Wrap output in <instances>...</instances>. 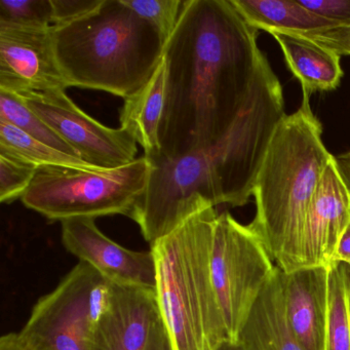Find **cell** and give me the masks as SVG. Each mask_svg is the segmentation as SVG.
Instances as JSON below:
<instances>
[{
  "instance_id": "1",
  "label": "cell",
  "mask_w": 350,
  "mask_h": 350,
  "mask_svg": "<svg viewBox=\"0 0 350 350\" xmlns=\"http://www.w3.org/2000/svg\"><path fill=\"white\" fill-rule=\"evenodd\" d=\"M230 0H186L163 50L161 154L177 159L220 142L247 107L262 52Z\"/></svg>"
},
{
  "instance_id": "2",
  "label": "cell",
  "mask_w": 350,
  "mask_h": 350,
  "mask_svg": "<svg viewBox=\"0 0 350 350\" xmlns=\"http://www.w3.org/2000/svg\"><path fill=\"white\" fill-rule=\"evenodd\" d=\"M284 116L282 85L262 54L249 103L220 142L177 159L145 157L150 163L146 189L129 216L145 241L152 245L202 208L247 204Z\"/></svg>"
},
{
  "instance_id": "3",
  "label": "cell",
  "mask_w": 350,
  "mask_h": 350,
  "mask_svg": "<svg viewBox=\"0 0 350 350\" xmlns=\"http://www.w3.org/2000/svg\"><path fill=\"white\" fill-rule=\"evenodd\" d=\"M303 95L300 107L280 120L253 187L256 214L249 227L282 272L305 267L303 231L311 198L333 155Z\"/></svg>"
},
{
  "instance_id": "4",
  "label": "cell",
  "mask_w": 350,
  "mask_h": 350,
  "mask_svg": "<svg viewBox=\"0 0 350 350\" xmlns=\"http://www.w3.org/2000/svg\"><path fill=\"white\" fill-rule=\"evenodd\" d=\"M53 44L69 87L128 99L154 75L165 42L122 0H103L83 19L53 26Z\"/></svg>"
},
{
  "instance_id": "5",
  "label": "cell",
  "mask_w": 350,
  "mask_h": 350,
  "mask_svg": "<svg viewBox=\"0 0 350 350\" xmlns=\"http://www.w3.org/2000/svg\"><path fill=\"white\" fill-rule=\"evenodd\" d=\"M217 217L214 206L202 208L150 245L172 350H218L229 343L211 272Z\"/></svg>"
},
{
  "instance_id": "6",
  "label": "cell",
  "mask_w": 350,
  "mask_h": 350,
  "mask_svg": "<svg viewBox=\"0 0 350 350\" xmlns=\"http://www.w3.org/2000/svg\"><path fill=\"white\" fill-rule=\"evenodd\" d=\"M149 171L145 157L111 170L40 167L21 200L51 221L129 217L146 189Z\"/></svg>"
},
{
  "instance_id": "7",
  "label": "cell",
  "mask_w": 350,
  "mask_h": 350,
  "mask_svg": "<svg viewBox=\"0 0 350 350\" xmlns=\"http://www.w3.org/2000/svg\"><path fill=\"white\" fill-rule=\"evenodd\" d=\"M111 282L85 262L38 300L17 333L24 350H90Z\"/></svg>"
},
{
  "instance_id": "8",
  "label": "cell",
  "mask_w": 350,
  "mask_h": 350,
  "mask_svg": "<svg viewBox=\"0 0 350 350\" xmlns=\"http://www.w3.org/2000/svg\"><path fill=\"white\" fill-rule=\"evenodd\" d=\"M276 265L249 225L230 213L218 214L213 233L211 272L229 343L239 332Z\"/></svg>"
},
{
  "instance_id": "9",
  "label": "cell",
  "mask_w": 350,
  "mask_h": 350,
  "mask_svg": "<svg viewBox=\"0 0 350 350\" xmlns=\"http://www.w3.org/2000/svg\"><path fill=\"white\" fill-rule=\"evenodd\" d=\"M17 95L94 167L118 169L136 161L135 139L124 129L108 128L94 120L73 103L65 90Z\"/></svg>"
},
{
  "instance_id": "10",
  "label": "cell",
  "mask_w": 350,
  "mask_h": 350,
  "mask_svg": "<svg viewBox=\"0 0 350 350\" xmlns=\"http://www.w3.org/2000/svg\"><path fill=\"white\" fill-rule=\"evenodd\" d=\"M67 88L55 54L53 26L0 24V90L46 93Z\"/></svg>"
},
{
  "instance_id": "11",
  "label": "cell",
  "mask_w": 350,
  "mask_h": 350,
  "mask_svg": "<svg viewBox=\"0 0 350 350\" xmlns=\"http://www.w3.org/2000/svg\"><path fill=\"white\" fill-rule=\"evenodd\" d=\"M62 243L69 253L95 268L112 284L153 288L157 266L152 251H133L106 237L94 218L62 221Z\"/></svg>"
},
{
  "instance_id": "12",
  "label": "cell",
  "mask_w": 350,
  "mask_h": 350,
  "mask_svg": "<svg viewBox=\"0 0 350 350\" xmlns=\"http://www.w3.org/2000/svg\"><path fill=\"white\" fill-rule=\"evenodd\" d=\"M161 321L155 290L111 282L90 350H148Z\"/></svg>"
},
{
  "instance_id": "13",
  "label": "cell",
  "mask_w": 350,
  "mask_h": 350,
  "mask_svg": "<svg viewBox=\"0 0 350 350\" xmlns=\"http://www.w3.org/2000/svg\"><path fill=\"white\" fill-rule=\"evenodd\" d=\"M349 224L350 196L334 157L307 210L303 231L305 267H329L335 264L338 245Z\"/></svg>"
},
{
  "instance_id": "14",
  "label": "cell",
  "mask_w": 350,
  "mask_h": 350,
  "mask_svg": "<svg viewBox=\"0 0 350 350\" xmlns=\"http://www.w3.org/2000/svg\"><path fill=\"white\" fill-rule=\"evenodd\" d=\"M329 267L282 272L288 327L302 350H325L329 321Z\"/></svg>"
},
{
  "instance_id": "15",
  "label": "cell",
  "mask_w": 350,
  "mask_h": 350,
  "mask_svg": "<svg viewBox=\"0 0 350 350\" xmlns=\"http://www.w3.org/2000/svg\"><path fill=\"white\" fill-rule=\"evenodd\" d=\"M282 275L276 266L239 332V350H302L286 321Z\"/></svg>"
},
{
  "instance_id": "16",
  "label": "cell",
  "mask_w": 350,
  "mask_h": 350,
  "mask_svg": "<svg viewBox=\"0 0 350 350\" xmlns=\"http://www.w3.org/2000/svg\"><path fill=\"white\" fill-rule=\"evenodd\" d=\"M268 33L280 44L288 69L300 81L303 95L310 97L317 92L339 87L343 77L341 57L295 32L273 30Z\"/></svg>"
},
{
  "instance_id": "17",
  "label": "cell",
  "mask_w": 350,
  "mask_h": 350,
  "mask_svg": "<svg viewBox=\"0 0 350 350\" xmlns=\"http://www.w3.org/2000/svg\"><path fill=\"white\" fill-rule=\"evenodd\" d=\"M167 66L161 60L150 81L124 100L120 110V128L126 130L144 150V157L161 153L159 133L165 106Z\"/></svg>"
},
{
  "instance_id": "18",
  "label": "cell",
  "mask_w": 350,
  "mask_h": 350,
  "mask_svg": "<svg viewBox=\"0 0 350 350\" xmlns=\"http://www.w3.org/2000/svg\"><path fill=\"white\" fill-rule=\"evenodd\" d=\"M230 3L243 20L258 31L309 33L338 26L309 11L299 0H230Z\"/></svg>"
},
{
  "instance_id": "19",
  "label": "cell",
  "mask_w": 350,
  "mask_h": 350,
  "mask_svg": "<svg viewBox=\"0 0 350 350\" xmlns=\"http://www.w3.org/2000/svg\"><path fill=\"white\" fill-rule=\"evenodd\" d=\"M0 154L8 155L38 167H62L95 171L97 167L81 157L57 150L29 136L10 122L0 120Z\"/></svg>"
},
{
  "instance_id": "20",
  "label": "cell",
  "mask_w": 350,
  "mask_h": 350,
  "mask_svg": "<svg viewBox=\"0 0 350 350\" xmlns=\"http://www.w3.org/2000/svg\"><path fill=\"white\" fill-rule=\"evenodd\" d=\"M325 350H350V268L343 263L329 266Z\"/></svg>"
},
{
  "instance_id": "21",
  "label": "cell",
  "mask_w": 350,
  "mask_h": 350,
  "mask_svg": "<svg viewBox=\"0 0 350 350\" xmlns=\"http://www.w3.org/2000/svg\"><path fill=\"white\" fill-rule=\"evenodd\" d=\"M0 120L10 122L57 150L81 157L68 143L65 142L38 114L34 113L17 94L0 90Z\"/></svg>"
},
{
  "instance_id": "22",
  "label": "cell",
  "mask_w": 350,
  "mask_h": 350,
  "mask_svg": "<svg viewBox=\"0 0 350 350\" xmlns=\"http://www.w3.org/2000/svg\"><path fill=\"white\" fill-rule=\"evenodd\" d=\"M0 24L19 27H52L51 0H0Z\"/></svg>"
},
{
  "instance_id": "23",
  "label": "cell",
  "mask_w": 350,
  "mask_h": 350,
  "mask_svg": "<svg viewBox=\"0 0 350 350\" xmlns=\"http://www.w3.org/2000/svg\"><path fill=\"white\" fill-rule=\"evenodd\" d=\"M122 3L139 17L149 22L165 42L177 26L183 5L181 0H122Z\"/></svg>"
},
{
  "instance_id": "24",
  "label": "cell",
  "mask_w": 350,
  "mask_h": 350,
  "mask_svg": "<svg viewBox=\"0 0 350 350\" xmlns=\"http://www.w3.org/2000/svg\"><path fill=\"white\" fill-rule=\"evenodd\" d=\"M38 167L18 161L8 155L0 154V200L12 204L27 191Z\"/></svg>"
},
{
  "instance_id": "25",
  "label": "cell",
  "mask_w": 350,
  "mask_h": 350,
  "mask_svg": "<svg viewBox=\"0 0 350 350\" xmlns=\"http://www.w3.org/2000/svg\"><path fill=\"white\" fill-rule=\"evenodd\" d=\"M103 0H51L53 10V26L66 25L99 9Z\"/></svg>"
},
{
  "instance_id": "26",
  "label": "cell",
  "mask_w": 350,
  "mask_h": 350,
  "mask_svg": "<svg viewBox=\"0 0 350 350\" xmlns=\"http://www.w3.org/2000/svg\"><path fill=\"white\" fill-rule=\"evenodd\" d=\"M338 56H350V25H338L309 33H299Z\"/></svg>"
},
{
  "instance_id": "27",
  "label": "cell",
  "mask_w": 350,
  "mask_h": 350,
  "mask_svg": "<svg viewBox=\"0 0 350 350\" xmlns=\"http://www.w3.org/2000/svg\"><path fill=\"white\" fill-rule=\"evenodd\" d=\"M309 11L337 25H350V0H299Z\"/></svg>"
},
{
  "instance_id": "28",
  "label": "cell",
  "mask_w": 350,
  "mask_h": 350,
  "mask_svg": "<svg viewBox=\"0 0 350 350\" xmlns=\"http://www.w3.org/2000/svg\"><path fill=\"white\" fill-rule=\"evenodd\" d=\"M336 263H343L350 268V224L344 232L335 258Z\"/></svg>"
},
{
  "instance_id": "29",
  "label": "cell",
  "mask_w": 350,
  "mask_h": 350,
  "mask_svg": "<svg viewBox=\"0 0 350 350\" xmlns=\"http://www.w3.org/2000/svg\"><path fill=\"white\" fill-rule=\"evenodd\" d=\"M170 340L163 321L155 329L148 350H170Z\"/></svg>"
},
{
  "instance_id": "30",
  "label": "cell",
  "mask_w": 350,
  "mask_h": 350,
  "mask_svg": "<svg viewBox=\"0 0 350 350\" xmlns=\"http://www.w3.org/2000/svg\"><path fill=\"white\" fill-rule=\"evenodd\" d=\"M335 163L350 196V151L335 157Z\"/></svg>"
},
{
  "instance_id": "31",
  "label": "cell",
  "mask_w": 350,
  "mask_h": 350,
  "mask_svg": "<svg viewBox=\"0 0 350 350\" xmlns=\"http://www.w3.org/2000/svg\"><path fill=\"white\" fill-rule=\"evenodd\" d=\"M0 350H24L18 339L17 333L3 336L0 340Z\"/></svg>"
},
{
  "instance_id": "32",
  "label": "cell",
  "mask_w": 350,
  "mask_h": 350,
  "mask_svg": "<svg viewBox=\"0 0 350 350\" xmlns=\"http://www.w3.org/2000/svg\"><path fill=\"white\" fill-rule=\"evenodd\" d=\"M218 350H239L237 344L224 343L218 348Z\"/></svg>"
},
{
  "instance_id": "33",
  "label": "cell",
  "mask_w": 350,
  "mask_h": 350,
  "mask_svg": "<svg viewBox=\"0 0 350 350\" xmlns=\"http://www.w3.org/2000/svg\"><path fill=\"white\" fill-rule=\"evenodd\" d=\"M170 350H172V347H171V346H170Z\"/></svg>"
}]
</instances>
